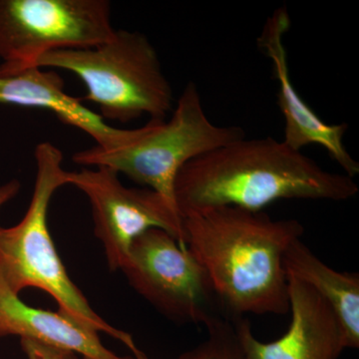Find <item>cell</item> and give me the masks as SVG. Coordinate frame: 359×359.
<instances>
[{
  "mask_svg": "<svg viewBox=\"0 0 359 359\" xmlns=\"http://www.w3.org/2000/svg\"><path fill=\"white\" fill-rule=\"evenodd\" d=\"M182 219L184 245L204 268L224 311L233 316L289 313L283 256L304 235L301 222L235 207Z\"/></svg>",
  "mask_w": 359,
  "mask_h": 359,
  "instance_id": "6da1fadb",
  "label": "cell"
},
{
  "mask_svg": "<svg viewBox=\"0 0 359 359\" xmlns=\"http://www.w3.org/2000/svg\"><path fill=\"white\" fill-rule=\"evenodd\" d=\"M354 179L318 166L302 151L271 137L231 142L182 168L174 198L182 218L218 207L263 211L278 200L346 201Z\"/></svg>",
  "mask_w": 359,
  "mask_h": 359,
  "instance_id": "7a4b0ae2",
  "label": "cell"
},
{
  "mask_svg": "<svg viewBox=\"0 0 359 359\" xmlns=\"http://www.w3.org/2000/svg\"><path fill=\"white\" fill-rule=\"evenodd\" d=\"M36 178L29 207L22 219L11 228L0 226V273L11 290L20 294L35 287L58 304V311L80 325L122 342L131 353H140L128 332L104 320L71 280L52 240L47 214L54 193L66 184L60 149L49 142L35 148Z\"/></svg>",
  "mask_w": 359,
  "mask_h": 359,
  "instance_id": "3957f363",
  "label": "cell"
},
{
  "mask_svg": "<svg viewBox=\"0 0 359 359\" xmlns=\"http://www.w3.org/2000/svg\"><path fill=\"white\" fill-rule=\"evenodd\" d=\"M36 66L74 73L86 87L85 100L98 106L103 119L128 123L148 116L163 122L174 109L158 52L140 32L116 29L102 44L50 52Z\"/></svg>",
  "mask_w": 359,
  "mask_h": 359,
  "instance_id": "277c9868",
  "label": "cell"
},
{
  "mask_svg": "<svg viewBox=\"0 0 359 359\" xmlns=\"http://www.w3.org/2000/svg\"><path fill=\"white\" fill-rule=\"evenodd\" d=\"M245 137L241 127L214 124L205 114L197 85L189 82L169 121H149L133 141L115 148L85 149L75 153L72 160L82 166L107 167L124 174L176 207L174 186L182 168Z\"/></svg>",
  "mask_w": 359,
  "mask_h": 359,
  "instance_id": "5b68a950",
  "label": "cell"
},
{
  "mask_svg": "<svg viewBox=\"0 0 359 359\" xmlns=\"http://www.w3.org/2000/svg\"><path fill=\"white\" fill-rule=\"evenodd\" d=\"M115 32L107 0H0V75L37 67L50 52L95 47Z\"/></svg>",
  "mask_w": 359,
  "mask_h": 359,
  "instance_id": "8992f818",
  "label": "cell"
},
{
  "mask_svg": "<svg viewBox=\"0 0 359 359\" xmlns=\"http://www.w3.org/2000/svg\"><path fill=\"white\" fill-rule=\"evenodd\" d=\"M121 271L129 285L171 320L207 327L224 316L204 268L167 231L151 229L137 238Z\"/></svg>",
  "mask_w": 359,
  "mask_h": 359,
  "instance_id": "52a82bcc",
  "label": "cell"
},
{
  "mask_svg": "<svg viewBox=\"0 0 359 359\" xmlns=\"http://www.w3.org/2000/svg\"><path fill=\"white\" fill-rule=\"evenodd\" d=\"M66 184L76 187L89 200L94 231L111 271H121L134 241L151 229L167 231L186 248L183 219L159 193L124 186L119 174L107 167L66 171Z\"/></svg>",
  "mask_w": 359,
  "mask_h": 359,
  "instance_id": "ba28073f",
  "label": "cell"
},
{
  "mask_svg": "<svg viewBox=\"0 0 359 359\" xmlns=\"http://www.w3.org/2000/svg\"><path fill=\"white\" fill-rule=\"evenodd\" d=\"M290 25L287 9L280 7L268 18L257 39L259 50L271 59L273 76L278 83L276 104L285 118L283 142L294 151H302L313 144L321 146L341 168L344 174L354 179L359 174V164L344 144L348 126L346 123L327 124L323 121L299 96L290 79L285 45V35Z\"/></svg>",
  "mask_w": 359,
  "mask_h": 359,
  "instance_id": "9c48e42d",
  "label": "cell"
},
{
  "mask_svg": "<svg viewBox=\"0 0 359 359\" xmlns=\"http://www.w3.org/2000/svg\"><path fill=\"white\" fill-rule=\"evenodd\" d=\"M289 330L280 339L263 342L252 332L249 320L233 316L238 339L250 359H339L344 334L334 311L309 285L287 276Z\"/></svg>",
  "mask_w": 359,
  "mask_h": 359,
  "instance_id": "30bf717a",
  "label": "cell"
},
{
  "mask_svg": "<svg viewBox=\"0 0 359 359\" xmlns=\"http://www.w3.org/2000/svg\"><path fill=\"white\" fill-rule=\"evenodd\" d=\"M0 104L50 111L61 122L88 134L101 148L125 145L142 131V127L126 130L110 126L100 115L85 107L81 99L66 93L58 73L40 67L0 75Z\"/></svg>",
  "mask_w": 359,
  "mask_h": 359,
  "instance_id": "8fae6325",
  "label": "cell"
},
{
  "mask_svg": "<svg viewBox=\"0 0 359 359\" xmlns=\"http://www.w3.org/2000/svg\"><path fill=\"white\" fill-rule=\"evenodd\" d=\"M20 337L60 347L84 359H127L109 351L98 332L60 311L28 306L0 273V337Z\"/></svg>",
  "mask_w": 359,
  "mask_h": 359,
  "instance_id": "7c38bea8",
  "label": "cell"
},
{
  "mask_svg": "<svg viewBox=\"0 0 359 359\" xmlns=\"http://www.w3.org/2000/svg\"><path fill=\"white\" fill-rule=\"evenodd\" d=\"M287 276L309 285L323 299L339 321L346 348L359 347V276L340 273L316 256L302 238L283 256Z\"/></svg>",
  "mask_w": 359,
  "mask_h": 359,
  "instance_id": "4fadbf2b",
  "label": "cell"
},
{
  "mask_svg": "<svg viewBox=\"0 0 359 359\" xmlns=\"http://www.w3.org/2000/svg\"><path fill=\"white\" fill-rule=\"evenodd\" d=\"M205 328L207 339L178 359H250L238 339L233 316H221Z\"/></svg>",
  "mask_w": 359,
  "mask_h": 359,
  "instance_id": "5bb4252c",
  "label": "cell"
},
{
  "mask_svg": "<svg viewBox=\"0 0 359 359\" xmlns=\"http://www.w3.org/2000/svg\"><path fill=\"white\" fill-rule=\"evenodd\" d=\"M20 346L27 359H81V356L68 349L34 340L20 339Z\"/></svg>",
  "mask_w": 359,
  "mask_h": 359,
  "instance_id": "9a60e30c",
  "label": "cell"
},
{
  "mask_svg": "<svg viewBox=\"0 0 359 359\" xmlns=\"http://www.w3.org/2000/svg\"><path fill=\"white\" fill-rule=\"evenodd\" d=\"M21 184L18 180L13 179L0 186V209L9 201L14 199L20 193Z\"/></svg>",
  "mask_w": 359,
  "mask_h": 359,
  "instance_id": "2e32d148",
  "label": "cell"
},
{
  "mask_svg": "<svg viewBox=\"0 0 359 359\" xmlns=\"http://www.w3.org/2000/svg\"><path fill=\"white\" fill-rule=\"evenodd\" d=\"M127 359H149L147 355L141 351V353L137 354H132V355H128V358Z\"/></svg>",
  "mask_w": 359,
  "mask_h": 359,
  "instance_id": "e0dca14e",
  "label": "cell"
}]
</instances>
